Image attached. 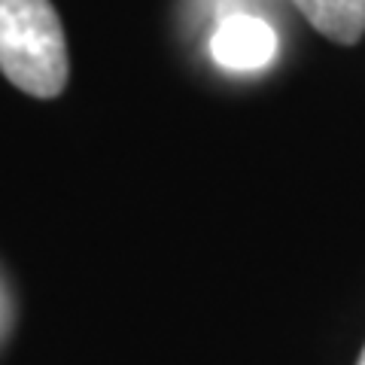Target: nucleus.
Wrapping results in <instances>:
<instances>
[{"instance_id": "7ed1b4c3", "label": "nucleus", "mask_w": 365, "mask_h": 365, "mask_svg": "<svg viewBox=\"0 0 365 365\" xmlns=\"http://www.w3.org/2000/svg\"><path fill=\"white\" fill-rule=\"evenodd\" d=\"M295 9L341 46H353L365 34V0H292Z\"/></svg>"}, {"instance_id": "f257e3e1", "label": "nucleus", "mask_w": 365, "mask_h": 365, "mask_svg": "<svg viewBox=\"0 0 365 365\" xmlns=\"http://www.w3.org/2000/svg\"><path fill=\"white\" fill-rule=\"evenodd\" d=\"M0 73L31 98H58L71 61L49 0H0Z\"/></svg>"}, {"instance_id": "f03ea898", "label": "nucleus", "mask_w": 365, "mask_h": 365, "mask_svg": "<svg viewBox=\"0 0 365 365\" xmlns=\"http://www.w3.org/2000/svg\"><path fill=\"white\" fill-rule=\"evenodd\" d=\"M210 55L225 71H259L277 55V34L256 16H228L213 31Z\"/></svg>"}, {"instance_id": "20e7f679", "label": "nucleus", "mask_w": 365, "mask_h": 365, "mask_svg": "<svg viewBox=\"0 0 365 365\" xmlns=\"http://www.w3.org/2000/svg\"><path fill=\"white\" fill-rule=\"evenodd\" d=\"M356 365H365V350H362V356H359V362Z\"/></svg>"}]
</instances>
